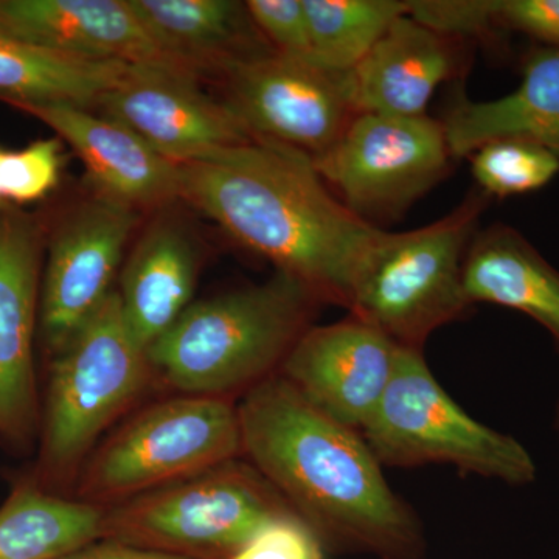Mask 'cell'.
I'll return each mask as SVG.
<instances>
[{
  "label": "cell",
  "instance_id": "cell-20",
  "mask_svg": "<svg viewBox=\"0 0 559 559\" xmlns=\"http://www.w3.org/2000/svg\"><path fill=\"white\" fill-rule=\"evenodd\" d=\"M463 286L471 305L492 304L524 312L544 326L559 352V272L511 227H489L474 235Z\"/></svg>",
  "mask_w": 559,
  "mask_h": 559
},
{
  "label": "cell",
  "instance_id": "cell-6",
  "mask_svg": "<svg viewBox=\"0 0 559 559\" xmlns=\"http://www.w3.org/2000/svg\"><path fill=\"white\" fill-rule=\"evenodd\" d=\"M238 404L178 395L140 411L95 448L76 477L79 500L108 509L240 459Z\"/></svg>",
  "mask_w": 559,
  "mask_h": 559
},
{
  "label": "cell",
  "instance_id": "cell-16",
  "mask_svg": "<svg viewBox=\"0 0 559 559\" xmlns=\"http://www.w3.org/2000/svg\"><path fill=\"white\" fill-rule=\"evenodd\" d=\"M44 121L79 154L100 197L138 209L178 200L180 165L130 128L69 103H10Z\"/></svg>",
  "mask_w": 559,
  "mask_h": 559
},
{
  "label": "cell",
  "instance_id": "cell-18",
  "mask_svg": "<svg viewBox=\"0 0 559 559\" xmlns=\"http://www.w3.org/2000/svg\"><path fill=\"white\" fill-rule=\"evenodd\" d=\"M441 123L452 157L502 139L536 143L559 156V50L533 51L516 91L491 102L459 98Z\"/></svg>",
  "mask_w": 559,
  "mask_h": 559
},
{
  "label": "cell",
  "instance_id": "cell-30",
  "mask_svg": "<svg viewBox=\"0 0 559 559\" xmlns=\"http://www.w3.org/2000/svg\"><path fill=\"white\" fill-rule=\"evenodd\" d=\"M496 22L559 50V0H496Z\"/></svg>",
  "mask_w": 559,
  "mask_h": 559
},
{
  "label": "cell",
  "instance_id": "cell-5",
  "mask_svg": "<svg viewBox=\"0 0 559 559\" xmlns=\"http://www.w3.org/2000/svg\"><path fill=\"white\" fill-rule=\"evenodd\" d=\"M40 473L51 484L79 477L97 440L148 388V352L131 333L117 289L51 356Z\"/></svg>",
  "mask_w": 559,
  "mask_h": 559
},
{
  "label": "cell",
  "instance_id": "cell-3",
  "mask_svg": "<svg viewBox=\"0 0 559 559\" xmlns=\"http://www.w3.org/2000/svg\"><path fill=\"white\" fill-rule=\"evenodd\" d=\"M319 305L282 271L263 285L193 301L148 348L151 369L180 395L245 396L278 374Z\"/></svg>",
  "mask_w": 559,
  "mask_h": 559
},
{
  "label": "cell",
  "instance_id": "cell-9",
  "mask_svg": "<svg viewBox=\"0 0 559 559\" xmlns=\"http://www.w3.org/2000/svg\"><path fill=\"white\" fill-rule=\"evenodd\" d=\"M443 123L428 116L356 114L341 139L312 157L320 178L341 191L353 213L396 218L448 175Z\"/></svg>",
  "mask_w": 559,
  "mask_h": 559
},
{
  "label": "cell",
  "instance_id": "cell-8",
  "mask_svg": "<svg viewBox=\"0 0 559 559\" xmlns=\"http://www.w3.org/2000/svg\"><path fill=\"white\" fill-rule=\"evenodd\" d=\"M288 511L266 477L237 459L108 507L102 538L190 559H229Z\"/></svg>",
  "mask_w": 559,
  "mask_h": 559
},
{
  "label": "cell",
  "instance_id": "cell-15",
  "mask_svg": "<svg viewBox=\"0 0 559 559\" xmlns=\"http://www.w3.org/2000/svg\"><path fill=\"white\" fill-rule=\"evenodd\" d=\"M0 32L83 60L182 68L164 53L130 0H0Z\"/></svg>",
  "mask_w": 559,
  "mask_h": 559
},
{
  "label": "cell",
  "instance_id": "cell-19",
  "mask_svg": "<svg viewBox=\"0 0 559 559\" xmlns=\"http://www.w3.org/2000/svg\"><path fill=\"white\" fill-rule=\"evenodd\" d=\"M198 253L186 231L173 223L151 226L121 271V311L131 333L148 352L193 301Z\"/></svg>",
  "mask_w": 559,
  "mask_h": 559
},
{
  "label": "cell",
  "instance_id": "cell-13",
  "mask_svg": "<svg viewBox=\"0 0 559 559\" xmlns=\"http://www.w3.org/2000/svg\"><path fill=\"white\" fill-rule=\"evenodd\" d=\"M399 352L380 330L348 314L305 331L278 374L316 409L360 432L380 406Z\"/></svg>",
  "mask_w": 559,
  "mask_h": 559
},
{
  "label": "cell",
  "instance_id": "cell-29",
  "mask_svg": "<svg viewBox=\"0 0 559 559\" xmlns=\"http://www.w3.org/2000/svg\"><path fill=\"white\" fill-rule=\"evenodd\" d=\"M407 14L430 31L457 39V36H485L496 22V0H419L407 2Z\"/></svg>",
  "mask_w": 559,
  "mask_h": 559
},
{
  "label": "cell",
  "instance_id": "cell-4",
  "mask_svg": "<svg viewBox=\"0 0 559 559\" xmlns=\"http://www.w3.org/2000/svg\"><path fill=\"white\" fill-rule=\"evenodd\" d=\"M487 194L471 193L457 209L421 229L384 231L353 286L348 314L399 347L421 349L433 331L471 310L463 261Z\"/></svg>",
  "mask_w": 559,
  "mask_h": 559
},
{
  "label": "cell",
  "instance_id": "cell-27",
  "mask_svg": "<svg viewBox=\"0 0 559 559\" xmlns=\"http://www.w3.org/2000/svg\"><path fill=\"white\" fill-rule=\"evenodd\" d=\"M229 559H325V544L294 511L275 518Z\"/></svg>",
  "mask_w": 559,
  "mask_h": 559
},
{
  "label": "cell",
  "instance_id": "cell-12",
  "mask_svg": "<svg viewBox=\"0 0 559 559\" xmlns=\"http://www.w3.org/2000/svg\"><path fill=\"white\" fill-rule=\"evenodd\" d=\"M139 218L138 209L97 194L73 210L55 231L39 305L40 331L51 356L112 293L124 246Z\"/></svg>",
  "mask_w": 559,
  "mask_h": 559
},
{
  "label": "cell",
  "instance_id": "cell-28",
  "mask_svg": "<svg viewBox=\"0 0 559 559\" xmlns=\"http://www.w3.org/2000/svg\"><path fill=\"white\" fill-rule=\"evenodd\" d=\"M246 9L274 51L311 61L310 25L304 0H249Z\"/></svg>",
  "mask_w": 559,
  "mask_h": 559
},
{
  "label": "cell",
  "instance_id": "cell-17",
  "mask_svg": "<svg viewBox=\"0 0 559 559\" xmlns=\"http://www.w3.org/2000/svg\"><path fill=\"white\" fill-rule=\"evenodd\" d=\"M457 40L399 17L356 68L344 73L355 114L426 116L437 87L459 70Z\"/></svg>",
  "mask_w": 559,
  "mask_h": 559
},
{
  "label": "cell",
  "instance_id": "cell-7",
  "mask_svg": "<svg viewBox=\"0 0 559 559\" xmlns=\"http://www.w3.org/2000/svg\"><path fill=\"white\" fill-rule=\"evenodd\" d=\"M382 466L452 465L465 474L525 487L535 460L507 433L471 417L430 371L421 349L400 347L380 406L360 430Z\"/></svg>",
  "mask_w": 559,
  "mask_h": 559
},
{
  "label": "cell",
  "instance_id": "cell-1",
  "mask_svg": "<svg viewBox=\"0 0 559 559\" xmlns=\"http://www.w3.org/2000/svg\"><path fill=\"white\" fill-rule=\"evenodd\" d=\"M242 455L294 513L342 550L418 559L425 533L358 430L316 409L275 374L238 403Z\"/></svg>",
  "mask_w": 559,
  "mask_h": 559
},
{
  "label": "cell",
  "instance_id": "cell-2",
  "mask_svg": "<svg viewBox=\"0 0 559 559\" xmlns=\"http://www.w3.org/2000/svg\"><path fill=\"white\" fill-rule=\"evenodd\" d=\"M179 198L322 304L347 310L360 267L384 234L330 193L311 156L267 139L180 165Z\"/></svg>",
  "mask_w": 559,
  "mask_h": 559
},
{
  "label": "cell",
  "instance_id": "cell-24",
  "mask_svg": "<svg viewBox=\"0 0 559 559\" xmlns=\"http://www.w3.org/2000/svg\"><path fill=\"white\" fill-rule=\"evenodd\" d=\"M310 25L311 61L345 73L359 64L390 25L407 14L400 0H304Z\"/></svg>",
  "mask_w": 559,
  "mask_h": 559
},
{
  "label": "cell",
  "instance_id": "cell-14",
  "mask_svg": "<svg viewBox=\"0 0 559 559\" xmlns=\"http://www.w3.org/2000/svg\"><path fill=\"white\" fill-rule=\"evenodd\" d=\"M40 237L31 218L0 212V437L32 439L38 423L35 340Z\"/></svg>",
  "mask_w": 559,
  "mask_h": 559
},
{
  "label": "cell",
  "instance_id": "cell-26",
  "mask_svg": "<svg viewBox=\"0 0 559 559\" xmlns=\"http://www.w3.org/2000/svg\"><path fill=\"white\" fill-rule=\"evenodd\" d=\"M64 156L61 139H43L27 148H0V207L44 200L60 183Z\"/></svg>",
  "mask_w": 559,
  "mask_h": 559
},
{
  "label": "cell",
  "instance_id": "cell-11",
  "mask_svg": "<svg viewBox=\"0 0 559 559\" xmlns=\"http://www.w3.org/2000/svg\"><path fill=\"white\" fill-rule=\"evenodd\" d=\"M97 105L178 165L212 159L255 139L227 103L198 87L197 72L176 66H130Z\"/></svg>",
  "mask_w": 559,
  "mask_h": 559
},
{
  "label": "cell",
  "instance_id": "cell-23",
  "mask_svg": "<svg viewBox=\"0 0 559 559\" xmlns=\"http://www.w3.org/2000/svg\"><path fill=\"white\" fill-rule=\"evenodd\" d=\"M105 509L20 485L0 509V559H57L102 539Z\"/></svg>",
  "mask_w": 559,
  "mask_h": 559
},
{
  "label": "cell",
  "instance_id": "cell-10",
  "mask_svg": "<svg viewBox=\"0 0 559 559\" xmlns=\"http://www.w3.org/2000/svg\"><path fill=\"white\" fill-rule=\"evenodd\" d=\"M227 106L253 138L267 139L316 157L330 150L356 116L344 73L312 61L259 53L234 61Z\"/></svg>",
  "mask_w": 559,
  "mask_h": 559
},
{
  "label": "cell",
  "instance_id": "cell-32",
  "mask_svg": "<svg viewBox=\"0 0 559 559\" xmlns=\"http://www.w3.org/2000/svg\"><path fill=\"white\" fill-rule=\"evenodd\" d=\"M555 430H557L559 439V400L557 403V411H555Z\"/></svg>",
  "mask_w": 559,
  "mask_h": 559
},
{
  "label": "cell",
  "instance_id": "cell-21",
  "mask_svg": "<svg viewBox=\"0 0 559 559\" xmlns=\"http://www.w3.org/2000/svg\"><path fill=\"white\" fill-rule=\"evenodd\" d=\"M132 9L164 53L198 72L210 62L224 69L253 57L248 51L246 3L234 0H130ZM253 25V24H252Z\"/></svg>",
  "mask_w": 559,
  "mask_h": 559
},
{
  "label": "cell",
  "instance_id": "cell-31",
  "mask_svg": "<svg viewBox=\"0 0 559 559\" xmlns=\"http://www.w3.org/2000/svg\"><path fill=\"white\" fill-rule=\"evenodd\" d=\"M57 559H190L164 551L140 549L114 539H97Z\"/></svg>",
  "mask_w": 559,
  "mask_h": 559
},
{
  "label": "cell",
  "instance_id": "cell-22",
  "mask_svg": "<svg viewBox=\"0 0 559 559\" xmlns=\"http://www.w3.org/2000/svg\"><path fill=\"white\" fill-rule=\"evenodd\" d=\"M130 66L55 53L0 32V98L7 103H69L87 109Z\"/></svg>",
  "mask_w": 559,
  "mask_h": 559
},
{
  "label": "cell",
  "instance_id": "cell-25",
  "mask_svg": "<svg viewBox=\"0 0 559 559\" xmlns=\"http://www.w3.org/2000/svg\"><path fill=\"white\" fill-rule=\"evenodd\" d=\"M468 157L481 193L500 198L538 190L559 171L558 154L525 140H495Z\"/></svg>",
  "mask_w": 559,
  "mask_h": 559
}]
</instances>
